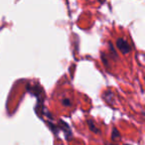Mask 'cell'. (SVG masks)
Masks as SVG:
<instances>
[{"mask_svg":"<svg viewBox=\"0 0 145 145\" xmlns=\"http://www.w3.org/2000/svg\"><path fill=\"white\" fill-rule=\"evenodd\" d=\"M116 44H117V48L121 51L122 54H127V53L130 52V46L127 43V41H125L124 39H118Z\"/></svg>","mask_w":145,"mask_h":145,"instance_id":"cell-1","label":"cell"}]
</instances>
